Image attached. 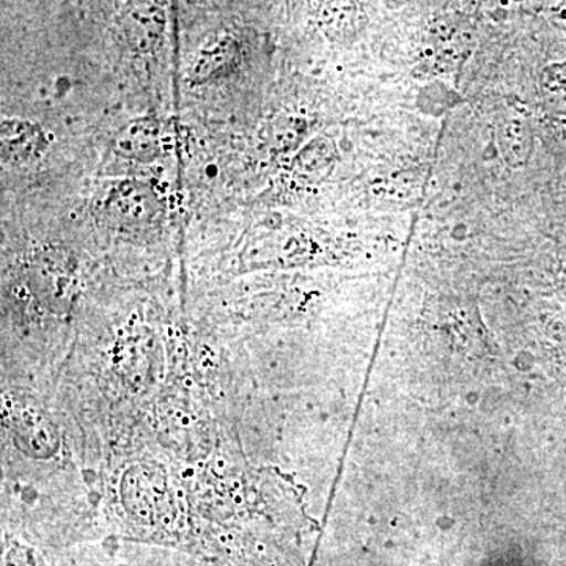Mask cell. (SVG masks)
I'll return each instance as SVG.
<instances>
[{"instance_id":"1","label":"cell","mask_w":566,"mask_h":566,"mask_svg":"<svg viewBox=\"0 0 566 566\" xmlns=\"http://www.w3.org/2000/svg\"><path fill=\"white\" fill-rule=\"evenodd\" d=\"M102 212L117 229H148L158 219V197L144 182L118 181L104 196Z\"/></svg>"},{"instance_id":"2","label":"cell","mask_w":566,"mask_h":566,"mask_svg":"<svg viewBox=\"0 0 566 566\" xmlns=\"http://www.w3.org/2000/svg\"><path fill=\"white\" fill-rule=\"evenodd\" d=\"M50 148L46 133L39 123L25 118H3L0 125V155L11 166L40 161Z\"/></svg>"},{"instance_id":"3","label":"cell","mask_w":566,"mask_h":566,"mask_svg":"<svg viewBox=\"0 0 566 566\" xmlns=\"http://www.w3.org/2000/svg\"><path fill=\"white\" fill-rule=\"evenodd\" d=\"M240 61V41L230 33H216L197 52L189 71V82L192 85H202L223 80L238 69Z\"/></svg>"},{"instance_id":"4","label":"cell","mask_w":566,"mask_h":566,"mask_svg":"<svg viewBox=\"0 0 566 566\" xmlns=\"http://www.w3.org/2000/svg\"><path fill=\"white\" fill-rule=\"evenodd\" d=\"M495 137H497L502 159L510 169H521L526 166L534 148L532 129L526 118L516 115L515 112L504 115L497 123Z\"/></svg>"},{"instance_id":"5","label":"cell","mask_w":566,"mask_h":566,"mask_svg":"<svg viewBox=\"0 0 566 566\" xmlns=\"http://www.w3.org/2000/svg\"><path fill=\"white\" fill-rule=\"evenodd\" d=\"M115 150L123 158L150 163L159 155V126L153 118H139L123 128L115 140Z\"/></svg>"},{"instance_id":"6","label":"cell","mask_w":566,"mask_h":566,"mask_svg":"<svg viewBox=\"0 0 566 566\" xmlns=\"http://www.w3.org/2000/svg\"><path fill=\"white\" fill-rule=\"evenodd\" d=\"M367 24L363 7L357 3H326L319 9L318 25L333 41H352L359 36Z\"/></svg>"},{"instance_id":"7","label":"cell","mask_w":566,"mask_h":566,"mask_svg":"<svg viewBox=\"0 0 566 566\" xmlns=\"http://www.w3.org/2000/svg\"><path fill=\"white\" fill-rule=\"evenodd\" d=\"M338 155L327 137H315L297 151L293 159V172L305 182H319L329 177Z\"/></svg>"},{"instance_id":"8","label":"cell","mask_w":566,"mask_h":566,"mask_svg":"<svg viewBox=\"0 0 566 566\" xmlns=\"http://www.w3.org/2000/svg\"><path fill=\"white\" fill-rule=\"evenodd\" d=\"M166 18L156 6L134 7L126 17V33L134 46L148 52L158 46L163 39Z\"/></svg>"}]
</instances>
